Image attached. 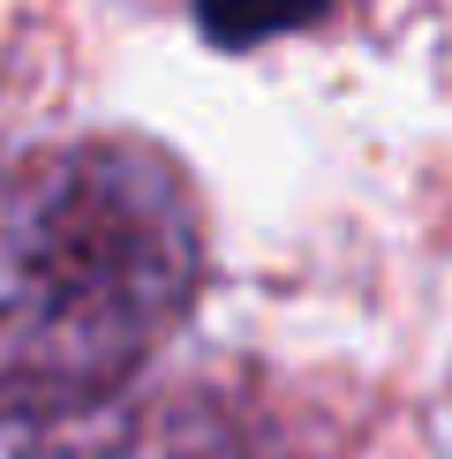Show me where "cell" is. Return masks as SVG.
Instances as JSON below:
<instances>
[{"instance_id":"obj_2","label":"cell","mask_w":452,"mask_h":459,"mask_svg":"<svg viewBox=\"0 0 452 459\" xmlns=\"http://www.w3.org/2000/svg\"><path fill=\"white\" fill-rule=\"evenodd\" d=\"M332 0H196V23L212 30V46H264L279 30L317 23Z\"/></svg>"},{"instance_id":"obj_1","label":"cell","mask_w":452,"mask_h":459,"mask_svg":"<svg viewBox=\"0 0 452 459\" xmlns=\"http://www.w3.org/2000/svg\"><path fill=\"white\" fill-rule=\"evenodd\" d=\"M204 234L166 151L61 143L0 188V459H106L188 316Z\"/></svg>"}]
</instances>
